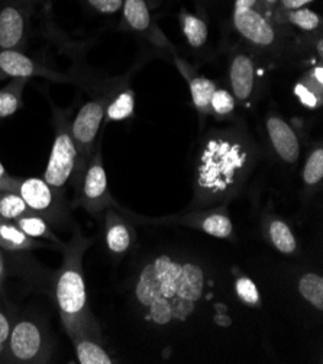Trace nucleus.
Instances as JSON below:
<instances>
[{
	"label": "nucleus",
	"mask_w": 323,
	"mask_h": 364,
	"mask_svg": "<svg viewBox=\"0 0 323 364\" xmlns=\"http://www.w3.org/2000/svg\"><path fill=\"white\" fill-rule=\"evenodd\" d=\"M6 272H8L6 259L4 256V252L0 251V292H4V284H5V280H6Z\"/></svg>",
	"instance_id": "obj_35"
},
{
	"label": "nucleus",
	"mask_w": 323,
	"mask_h": 364,
	"mask_svg": "<svg viewBox=\"0 0 323 364\" xmlns=\"http://www.w3.org/2000/svg\"><path fill=\"white\" fill-rule=\"evenodd\" d=\"M290 21L305 31H313L319 25V18L309 9H299L290 14Z\"/></svg>",
	"instance_id": "obj_31"
},
{
	"label": "nucleus",
	"mask_w": 323,
	"mask_h": 364,
	"mask_svg": "<svg viewBox=\"0 0 323 364\" xmlns=\"http://www.w3.org/2000/svg\"><path fill=\"white\" fill-rule=\"evenodd\" d=\"M21 231H23L28 237L33 238V240H44V241H50L57 244L60 248L62 247V241L54 234V231L51 230V225L44 220L43 216L33 213V212H28L25 215H22L21 218L13 223Z\"/></svg>",
	"instance_id": "obj_19"
},
{
	"label": "nucleus",
	"mask_w": 323,
	"mask_h": 364,
	"mask_svg": "<svg viewBox=\"0 0 323 364\" xmlns=\"http://www.w3.org/2000/svg\"><path fill=\"white\" fill-rule=\"evenodd\" d=\"M92 240L76 231L70 242L61 247L62 263L54 279L55 304L70 340L80 336L100 337L99 323L89 308L83 257Z\"/></svg>",
	"instance_id": "obj_3"
},
{
	"label": "nucleus",
	"mask_w": 323,
	"mask_h": 364,
	"mask_svg": "<svg viewBox=\"0 0 323 364\" xmlns=\"http://www.w3.org/2000/svg\"><path fill=\"white\" fill-rule=\"evenodd\" d=\"M267 2H270V4H274V2H277V0H267Z\"/></svg>",
	"instance_id": "obj_41"
},
{
	"label": "nucleus",
	"mask_w": 323,
	"mask_h": 364,
	"mask_svg": "<svg viewBox=\"0 0 323 364\" xmlns=\"http://www.w3.org/2000/svg\"><path fill=\"white\" fill-rule=\"evenodd\" d=\"M51 338L41 319L22 316L13 321L8 341L6 363H47L51 358Z\"/></svg>",
	"instance_id": "obj_4"
},
{
	"label": "nucleus",
	"mask_w": 323,
	"mask_h": 364,
	"mask_svg": "<svg viewBox=\"0 0 323 364\" xmlns=\"http://www.w3.org/2000/svg\"><path fill=\"white\" fill-rule=\"evenodd\" d=\"M265 234L267 240L277 251L287 254V256L296 252L297 241L293 230L280 218H268V221L265 223Z\"/></svg>",
	"instance_id": "obj_17"
},
{
	"label": "nucleus",
	"mask_w": 323,
	"mask_h": 364,
	"mask_svg": "<svg viewBox=\"0 0 323 364\" xmlns=\"http://www.w3.org/2000/svg\"><path fill=\"white\" fill-rule=\"evenodd\" d=\"M235 290H236V296L239 301L248 306L257 308L261 304L260 292L256 283L251 280L248 276H239L235 282Z\"/></svg>",
	"instance_id": "obj_28"
},
{
	"label": "nucleus",
	"mask_w": 323,
	"mask_h": 364,
	"mask_svg": "<svg viewBox=\"0 0 323 364\" xmlns=\"http://www.w3.org/2000/svg\"><path fill=\"white\" fill-rule=\"evenodd\" d=\"M231 86L238 100H246L253 95L256 85V67L253 60L245 54L236 55L231 63L229 70Z\"/></svg>",
	"instance_id": "obj_13"
},
{
	"label": "nucleus",
	"mask_w": 323,
	"mask_h": 364,
	"mask_svg": "<svg viewBox=\"0 0 323 364\" xmlns=\"http://www.w3.org/2000/svg\"><path fill=\"white\" fill-rule=\"evenodd\" d=\"M323 178V150L317 147L310 153L302 171V180L309 189H317Z\"/></svg>",
	"instance_id": "obj_24"
},
{
	"label": "nucleus",
	"mask_w": 323,
	"mask_h": 364,
	"mask_svg": "<svg viewBox=\"0 0 323 364\" xmlns=\"http://www.w3.org/2000/svg\"><path fill=\"white\" fill-rule=\"evenodd\" d=\"M119 208H107L104 215V227H103V238L104 245L112 256L122 257L128 252L133 244L135 232L131 224L125 220L122 215L118 213Z\"/></svg>",
	"instance_id": "obj_10"
},
{
	"label": "nucleus",
	"mask_w": 323,
	"mask_h": 364,
	"mask_svg": "<svg viewBox=\"0 0 323 364\" xmlns=\"http://www.w3.org/2000/svg\"><path fill=\"white\" fill-rule=\"evenodd\" d=\"M133 105V93L124 92L118 95V97L107 106L106 117L109 121H124L132 115Z\"/></svg>",
	"instance_id": "obj_26"
},
{
	"label": "nucleus",
	"mask_w": 323,
	"mask_h": 364,
	"mask_svg": "<svg viewBox=\"0 0 323 364\" xmlns=\"http://www.w3.org/2000/svg\"><path fill=\"white\" fill-rule=\"evenodd\" d=\"M189 86H190L193 103H195L197 111H200L203 114L209 112L210 111V100H212L214 90H217V85L206 77L193 76L189 79Z\"/></svg>",
	"instance_id": "obj_22"
},
{
	"label": "nucleus",
	"mask_w": 323,
	"mask_h": 364,
	"mask_svg": "<svg viewBox=\"0 0 323 364\" xmlns=\"http://www.w3.org/2000/svg\"><path fill=\"white\" fill-rule=\"evenodd\" d=\"M296 95L300 99L303 105L307 107H316L320 102V95L314 92L313 87H310L307 83H300L296 86Z\"/></svg>",
	"instance_id": "obj_32"
},
{
	"label": "nucleus",
	"mask_w": 323,
	"mask_h": 364,
	"mask_svg": "<svg viewBox=\"0 0 323 364\" xmlns=\"http://www.w3.org/2000/svg\"><path fill=\"white\" fill-rule=\"evenodd\" d=\"M299 294L300 296L316 308L319 312L323 311V277L317 273L309 272L299 279Z\"/></svg>",
	"instance_id": "obj_20"
},
{
	"label": "nucleus",
	"mask_w": 323,
	"mask_h": 364,
	"mask_svg": "<svg viewBox=\"0 0 323 364\" xmlns=\"http://www.w3.org/2000/svg\"><path fill=\"white\" fill-rule=\"evenodd\" d=\"M5 189H6L5 186H2V185H0V191H5ZM6 191H8V189H6Z\"/></svg>",
	"instance_id": "obj_40"
},
{
	"label": "nucleus",
	"mask_w": 323,
	"mask_h": 364,
	"mask_svg": "<svg viewBox=\"0 0 323 364\" xmlns=\"http://www.w3.org/2000/svg\"><path fill=\"white\" fill-rule=\"evenodd\" d=\"M77 192L79 203L93 216L103 215L107 208H119L109 192L106 170L99 153L94 157H90Z\"/></svg>",
	"instance_id": "obj_9"
},
{
	"label": "nucleus",
	"mask_w": 323,
	"mask_h": 364,
	"mask_svg": "<svg viewBox=\"0 0 323 364\" xmlns=\"http://www.w3.org/2000/svg\"><path fill=\"white\" fill-rule=\"evenodd\" d=\"M25 21L15 8H5L0 12V48L15 50L23 38Z\"/></svg>",
	"instance_id": "obj_14"
},
{
	"label": "nucleus",
	"mask_w": 323,
	"mask_h": 364,
	"mask_svg": "<svg viewBox=\"0 0 323 364\" xmlns=\"http://www.w3.org/2000/svg\"><path fill=\"white\" fill-rule=\"evenodd\" d=\"M13 316L9 309L0 304V361H6V351H8V341L12 331Z\"/></svg>",
	"instance_id": "obj_29"
},
{
	"label": "nucleus",
	"mask_w": 323,
	"mask_h": 364,
	"mask_svg": "<svg viewBox=\"0 0 323 364\" xmlns=\"http://www.w3.org/2000/svg\"><path fill=\"white\" fill-rule=\"evenodd\" d=\"M249 166L248 150L241 142L226 138L209 139L196 166L190 208L226 205L242 189Z\"/></svg>",
	"instance_id": "obj_2"
},
{
	"label": "nucleus",
	"mask_w": 323,
	"mask_h": 364,
	"mask_svg": "<svg viewBox=\"0 0 323 364\" xmlns=\"http://www.w3.org/2000/svg\"><path fill=\"white\" fill-rule=\"evenodd\" d=\"M322 47H323V44H322V40H320L319 44H317V51H319L320 55H322V53H323V48H322Z\"/></svg>",
	"instance_id": "obj_39"
},
{
	"label": "nucleus",
	"mask_w": 323,
	"mask_h": 364,
	"mask_svg": "<svg viewBox=\"0 0 323 364\" xmlns=\"http://www.w3.org/2000/svg\"><path fill=\"white\" fill-rule=\"evenodd\" d=\"M234 22L245 40L258 47H270L275 41V32L268 21L258 12L251 9H235Z\"/></svg>",
	"instance_id": "obj_11"
},
{
	"label": "nucleus",
	"mask_w": 323,
	"mask_h": 364,
	"mask_svg": "<svg viewBox=\"0 0 323 364\" xmlns=\"http://www.w3.org/2000/svg\"><path fill=\"white\" fill-rule=\"evenodd\" d=\"M267 131L278 157L287 164L297 163L300 157V142L295 129L281 118L271 117L267 119Z\"/></svg>",
	"instance_id": "obj_12"
},
{
	"label": "nucleus",
	"mask_w": 323,
	"mask_h": 364,
	"mask_svg": "<svg viewBox=\"0 0 323 364\" xmlns=\"http://www.w3.org/2000/svg\"><path fill=\"white\" fill-rule=\"evenodd\" d=\"M80 364H114L115 360L102 346V338L80 336L71 340Z\"/></svg>",
	"instance_id": "obj_16"
},
{
	"label": "nucleus",
	"mask_w": 323,
	"mask_h": 364,
	"mask_svg": "<svg viewBox=\"0 0 323 364\" xmlns=\"http://www.w3.org/2000/svg\"><path fill=\"white\" fill-rule=\"evenodd\" d=\"M41 247L43 244L38 240L28 237L13 223L0 221V250L8 252H25Z\"/></svg>",
	"instance_id": "obj_18"
},
{
	"label": "nucleus",
	"mask_w": 323,
	"mask_h": 364,
	"mask_svg": "<svg viewBox=\"0 0 323 364\" xmlns=\"http://www.w3.org/2000/svg\"><path fill=\"white\" fill-rule=\"evenodd\" d=\"M29 209L18 191H0V221L15 223Z\"/></svg>",
	"instance_id": "obj_21"
},
{
	"label": "nucleus",
	"mask_w": 323,
	"mask_h": 364,
	"mask_svg": "<svg viewBox=\"0 0 323 364\" xmlns=\"http://www.w3.org/2000/svg\"><path fill=\"white\" fill-rule=\"evenodd\" d=\"M18 193L25 200L29 212L43 216L50 225L65 221L64 196L57 193L44 178L31 177L19 180Z\"/></svg>",
	"instance_id": "obj_8"
},
{
	"label": "nucleus",
	"mask_w": 323,
	"mask_h": 364,
	"mask_svg": "<svg viewBox=\"0 0 323 364\" xmlns=\"http://www.w3.org/2000/svg\"><path fill=\"white\" fill-rule=\"evenodd\" d=\"M281 2H283L284 8H287V9H299V8L313 2V0H281Z\"/></svg>",
	"instance_id": "obj_36"
},
{
	"label": "nucleus",
	"mask_w": 323,
	"mask_h": 364,
	"mask_svg": "<svg viewBox=\"0 0 323 364\" xmlns=\"http://www.w3.org/2000/svg\"><path fill=\"white\" fill-rule=\"evenodd\" d=\"M312 79H313L319 86L323 85V68H322V65H317V67H314V68L312 70Z\"/></svg>",
	"instance_id": "obj_37"
},
{
	"label": "nucleus",
	"mask_w": 323,
	"mask_h": 364,
	"mask_svg": "<svg viewBox=\"0 0 323 364\" xmlns=\"http://www.w3.org/2000/svg\"><path fill=\"white\" fill-rule=\"evenodd\" d=\"M26 79H15L12 85L0 90V119L13 115L22 106V90Z\"/></svg>",
	"instance_id": "obj_23"
},
{
	"label": "nucleus",
	"mask_w": 323,
	"mask_h": 364,
	"mask_svg": "<svg viewBox=\"0 0 323 364\" xmlns=\"http://www.w3.org/2000/svg\"><path fill=\"white\" fill-rule=\"evenodd\" d=\"M204 267L190 259L161 254L147 262L133 282V299L142 318L158 326L187 321L206 289Z\"/></svg>",
	"instance_id": "obj_1"
},
{
	"label": "nucleus",
	"mask_w": 323,
	"mask_h": 364,
	"mask_svg": "<svg viewBox=\"0 0 323 364\" xmlns=\"http://www.w3.org/2000/svg\"><path fill=\"white\" fill-rule=\"evenodd\" d=\"M104 118V106L100 100L87 102L76 115L73 124L70 127L71 136H73L76 150H77V168L73 177V183L76 191L80 185L83 171L92 157V147L97 132L100 129L102 121Z\"/></svg>",
	"instance_id": "obj_7"
},
{
	"label": "nucleus",
	"mask_w": 323,
	"mask_h": 364,
	"mask_svg": "<svg viewBox=\"0 0 323 364\" xmlns=\"http://www.w3.org/2000/svg\"><path fill=\"white\" fill-rule=\"evenodd\" d=\"M87 2L100 14H115L122 6V0H87Z\"/></svg>",
	"instance_id": "obj_33"
},
{
	"label": "nucleus",
	"mask_w": 323,
	"mask_h": 364,
	"mask_svg": "<svg viewBox=\"0 0 323 364\" xmlns=\"http://www.w3.org/2000/svg\"><path fill=\"white\" fill-rule=\"evenodd\" d=\"M125 18L129 25L138 31L150 26V12L143 0H125Z\"/></svg>",
	"instance_id": "obj_25"
},
{
	"label": "nucleus",
	"mask_w": 323,
	"mask_h": 364,
	"mask_svg": "<svg viewBox=\"0 0 323 364\" xmlns=\"http://www.w3.org/2000/svg\"><path fill=\"white\" fill-rule=\"evenodd\" d=\"M0 73L13 79H28L35 75H41L35 63L16 50L0 51Z\"/></svg>",
	"instance_id": "obj_15"
},
{
	"label": "nucleus",
	"mask_w": 323,
	"mask_h": 364,
	"mask_svg": "<svg viewBox=\"0 0 323 364\" xmlns=\"http://www.w3.org/2000/svg\"><path fill=\"white\" fill-rule=\"evenodd\" d=\"M77 168V150L70 128L57 119V131L51 149V156L44 171V180L60 195L64 196L70 180H73Z\"/></svg>",
	"instance_id": "obj_5"
},
{
	"label": "nucleus",
	"mask_w": 323,
	"mask_h": 364,
	"mask_svg": "<svg viewBox=\"0 0 323 364\" xmlns=\"http://www.w3.org/2000/svg\"><path fill=\"white\" fill-rule=\"evenodd\" d=\"M153 225H182L193 230H199L210 237L228 240L234 237V224L228 215L226 205L212 206L204 209L190 210L182 215H173L164 218H139Z\"/></svg>",
	"instance_id": "obj_6"
},
{
	"label": "nucleus",
	"mask_w": 323,
	"mask_h": 364,
	"mask_svg": "<svg viewBox=\"0 0 323 364\" xmlns=\"http://www.w3.org/2000/svg\"><path fill=\"white\" fill-rule=\"evenodd\" d=\"M257 0H236L235 9H251L256 5Z\"/></svg>",
	"instance_id": "obj_38"
},
{
	"label": "nucleus",
	"mask_w": 323,
	"mask_h": 364,
	"mask_svg": "<svg viewBox=\"0 0 323 364\" xmlns=\"http://www.w3.org/2000/svg\"><path fill=\"white\" fill-rule=\"evenodd\" d=\"M210 109H213L214 114H218L221 117L229 115L235 109V99L228 90L217 89L210 100Z\"/></svg>",
	"instance_id": "obj_30"
},
{
	"label": "nucleus",
	"mask_w": 323,
	"mask_h": 364,
	"mask_svg": "<svg viewBox=\"0 0 323 364\" xmlns=\"http://www.w3.org/2000/svg\"><path fill=\"white\" fill-rule=\"evenodd\" d=\"M0 185L5 186L8 191H18V185H19V178L11 177L6 173L2 163H0Z\"/></svg>",
	"instance_id": "obj_34"
},
{
	"label": "nucleus",
	"mask_w": 323,
	"mask_h": 364,
	"mask_svg": "<svg viewBox=\"0 0 323 364\" xmlns=\"http://www.w3.org/2000/svg\"><path fill=\"white\" fill-rule=\"evenodd\" d=\"M183 31L189 44L195 48L202 47L207 40V26L196 16L186 15L183 18Z\"/></svg>",
	"instance_id": "obj_27"
}]
</instances>
